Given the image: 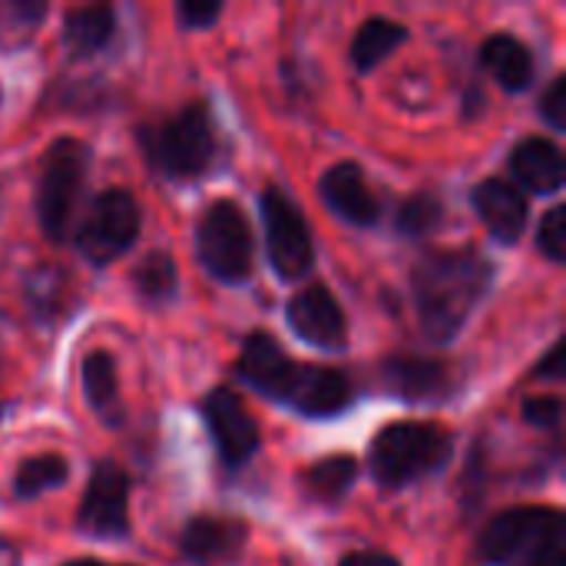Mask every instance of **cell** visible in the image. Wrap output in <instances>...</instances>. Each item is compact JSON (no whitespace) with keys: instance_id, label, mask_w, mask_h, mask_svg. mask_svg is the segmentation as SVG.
<instances>
[{"instance_id":"6da1fadb","label":"cell","mask_w":566,"mask_h":566,"mask_svg":"<svg viewBox=\"0 0 566 566\" xmlns=\"http://www.w3.org/2000/svg\"><path fill=\"white\" fill-rule=\"evenodd\" d=\"M411 282L424 335L434 345H448L491 292L494 262L474 249L431 252L418 262Z\"/></svg>"},{"instance_id":"7a4b0ae2","label":"cell","mask_w":566,"mask_h":566,"mask_svg":"<svg viewBox=\"0 0 566 566\" xmlns=\"http://www.w3.org/2000/svg\"><path fill=\"white\" fill-rule=\"evenodd\" d=\"M454 454V434L431 421H395L375 434L368 468L381 488H408L444 468Z\"/></svg>"},{"instance_id":"3957f363","label":"cell","mask_w":566,"mask_h":566,"mask_svg":"<svg viewBox=\"0 0 566 566\" xmlns=\"http://www.w3.org/2000/svg\"><path fill=\"white\" fill-rule=\"evenodd\" d=\"M139 146L163 176L192 179L202 176L216 159V126L206 103H192L182 113L139 129Z\"/></svg>"},{"instance_id":"277c9868","label":"cell","mask_w":566,"mask_h":566,"mask_svg":"<svg viewBox=\"0 0 566 566\" xmlns=\"http://www.w3.org/2000/svg\"><path fill=\"white\" fill-rule=\"evenodd\" d=\"M564 541V514L554 507H514L488 521L478 557L488 566H514Z\"/></svg>"},{"instance_id":"5b68a950","label":"cell","mask_w":566,"mask_h":566,"mask_svg":"<svg viewBox=\"0 0 566 566\" xmlns=\"http://www.w3.org/2000/svg\"><path fill=\"white\" fill-rule=\"evenodd\" d=\"M196 255L202 262V269L229 285H239L252 275V229L245 212L232 202H212L199 226H196Z\"/></svg>"},{"instance_id":"8992f818","label":"cell","mask_w":566,"mask_h":566,"mask_svg":"<svg viewBox=\"0 0 566 566\" xmlns=\"http://www.w3.org/2000/svg\"><path fill=\"white\" fill-rule=\"evenodd\" d=\"M86 169H90V149L80 139H56L43 156L33 206H36V219L43 232L56 242L63 239L70 226Z\"/></svg>"},{"instance_id":"52a82bcc","label":"cell","mask_w":566,"mask_h":566,"mask_svg":"<svg viewBox=\"0 0 566 566\" xmlns=\"http://www.w3.org/2000/svg\"><path fill=\"white\" fill-rule=\"evenodd\" d=\"M139 235V206L126 189H106L90 202L80 222L76 245L90 265H109Z\"/></svg>"},{"instance_id":"ba28073f","label":"cell","mask_w":566,"mask_h":566,"mask_svg":"<svg viewBox=\"0 0 566 566\" xmlns=\"http://www.w3.org/2000/svg\"><path fill=\"white\" fill-rule=\"evenodd\" d=\"M262 226H265V245H269V262L282 279H302L312 262V232L298 206L275 186L262 192Z\"/></svg>"},{"instance_id":"9c48e42d","label":"cell","mask_w":566,"mask_h":566,"mask_svg":"<svg viewBox=\"0 0 566 566\" xmlns=\"http://www.w3.org/2000/svg\"><path fill=\"white\" fill-rule=\"evenodd\" d=\"M80 531L99 541H113L123 537L129 527V481L123 474V468H116L113 461H99L90 474V484L83 491V504H80V517H76Z\"/></svg>"},{"instance_id":"30bf717a","label":"cell","mask_w":566,"mask_h":566,"mask_svg":"<svg viewBox=\"0 0 566 566\" xmlns=\"http://www.w3.org/2000/svg\"><path fill=\"white\" fill-rule=\"evenodd\" d=\"M202 418L206 428L216 441L219 458L229 468H242L252 461V454L259 451V428L249 415V408L242 405V398L229 388H212L202 401Z\"/></svg>"},{"instance_id":"8fae6325","label":"cell","mask_w":566,"mask_h":566,"mask_svg":"<svg viewBox=\"0 0 566 566\" xmlns=\"http://www.w3.org/2000/svg\"><path fill=\"white\" fill-rule=\"evenodd\" d=\"M235 368H239L242 381H249L259 395H265L272 401H289V405H292L298 381L305 375V365L292 361L282 352V345L265 332H252L245 338Z\"/></svg>"},{"instance_id":"7c38bea8","label":"cell","mask_w":566,"mask_h":566,"mask_svg":"<svg viewBox=\"0 0 566 566\" xmlns=\"http://www.w3.org/2000/svg\"><path fill=\"white\" fill-rule=\"evenodd\" d=\"M285 315L292 332L315 348H345L348 342L345 312L325 285H308L298 295H292Z\"/></svg>"},{"instance_id":"4fadbf2b","label":"cell","mask_w":566,"mask_h":566,"mask_svg":"<svg viewBox=\"0 0 566 566\" xmlns=\"http://www.w3.org/2000/svg\"><path fill=\"white\" fill-rule=\"evenodd\" d=\"M381 385L401 401H444L451 395V371L438 358L395 355L381 361Z\"/></svg>"},{"instance_id":"5bb4252c","label":"cell","mask_w":566,"mask_h":566,"mask_svg":"<svg viewBox=\"0 0 566 566\" xmlns=\"http://www.w3.org/2000/svg\"><path fill=\"white\" fill-rule=\"evenodd\" d=\"M322 199L325 206L352 222V226H375L378 216H381V202L378 196L371 192L365 172L355 166V163H335L325 176H322Z\"/></svg>"},{"instance_id":"9a60e30c","label":"cell","mask_w":566,"mask_h":566,"mask_svg":"<svg viewBox=\"0 0 566 566\" xmlns=\"http://www.w3.org/2000/svg\"><path fill=\"white\" fill-rule=\"evenodd\" d=\"M474 209L481 216V222L488 226V232L511 245L521 239L524 226H527V199L524 192L507 182V179H484L474 186Z\"/></svg>"},{"instance_id":"2e32d148","label":"cell","mask_w":566,"mask_h":566,"mask_svg":"<svg viewBox=\"0 0 566 566\" xmlns=\"http://www.w3.org/2000/svg\"><path fill=\"white\" fill-rule=\"evenodd\" d=\"M245 524L229 521V517H196L186 524L179 547L182 557L196 564H216V560H232L245 547Z\"/></svg>"},{"instance_id":"e0dca14e","label":"cell","mask_w":566,"mask_h":566,"mask_svg":"<svg viewBox=\"0 0 566 566\" xmlns=\"http://www.w3.org/2000/svg\"><path fill=\"white\" fill-rule=\"evenodd\" d=\"M355 401L352 381L338 368L305 365V375L298 381V391L292 398V408L305 418H335Z\"/></svg>"},{"instance_id":"ac0fdd59","label":"cell","mask_w":566,"mask_h":566,"mask_svg":"<svg viewBox=\"0 0 566 566\" xmlns=\"http://www.w3.org/2000/svg\"><path fill=\"white\" fill-rule=\"evenodd\" d=\"M511 172L517 179V189L527 186L534 192H557L564 186V153L557 143L544 136H531L514 146L511 153Z\"/></svg>"},{"instance_id":"d6986e66","label":"cell","mask_w":566,"mask_h":566,"mask_svg":"<svg viewBox=\"0 0 566 566\" xmlns=\"http://www.w3.org/2000/svg\"><path fill=\"white\" fill-rule=\"evenodd\" d=\"M481 63L504 90H527L534 80V53L511 33H494L481 46Z\"/></svg>"},{"instance_id":"ffe728a7","label":"cell","mask_w":566,"mask_h":566,"mask_svg":"<svg viewBox=\"0 0 566 566\" xmlns=\"http://www.w3.org/2000/svg\"><path fill=\"white\" fill-rule=\"evenodd\" d=\"M116 30V13L106 3L73 7L63 20V43L73 56H93L109 43Z\"/></svg>"},{"instance_id":"44dd1931","label":"cell","mask_w":566,"mask_h":566,"mask_svg":"<svg viewBox=\"0 0 566 566\" xmlns=\"http://www.w3.org/2000/svg\"><path fill=\"white\" fill-rule=\"evenodd\" d=\"M408 40V27H401L398 20H388V17H368L355 40H352V63L355 70L368 73L375 70L381 60H388L401 43Z\"/></svg>"},{"instance_id":"7402d4cb","label":"cell","mask_w":566,"mask_h":566,"mask_svg":"<svg viewBox=\"0 0 566 566\" xmlns=\"http://www.w3.org/2000/svg\"><path fill=\"white\" fill-rule=\"evenodd\" d=\"M46 10V0H0V50L13 53L27 46L36 36Z\"/></svg>"},{"instance_id":"603a6c76","label":"cell","mask_w":566,"mask_h":566,"mask_svg":"<svg viewBox=\"0 0 566 566\" xmlns=\"http://www.w3.org/2000/svg\"><path fill=\"white\" fill-rule=\"evenodd\" d=\"M83 391L86 401L93 405L96 415H103L106 421L116 418L119 408V385H116V365L106 352H90L83 361Z\"/></svg>"},{"instance_id":"cb8c5ba5","label":"cell","mask_w":566,"mask_h":566,"mask_svg":"<svg viewBox=\"0 0 566 566\" xmlns=\"http://www.w3.org/2000/svg\"><path fill=\"white\" fill-rule=\"evenodd\" d=\"M358 481V461L352 454H332L305 471V488L322 501H342Z\"/></svg>"},{"instance_id":"d4e9b609","label":"cell","mask_w":566,"mask_h":566,"mask_svg":"<svg viewBox=\"0 0 566 566\" xmlns=\"http://www.w3.org/2000/svg\"><path fill=\"white\" fill-rule=\"evenodd\" d=\"M66 461L60 454H36V458H27L17 474H13V494L17 497H40L60 484H66Z\"/></svg>"},{"instance_id":"484cf974","label":"cell","mask_w":566,"mask_h":566,"mask_svg":"<svg viewBox=\"0 0 566 566\" xmlns=\"http://www.w3.org/2000/svg\"><path fill=\"white\" fill-rule=\"evenodd\" d=\"M133 285H136V292H139L143 298H149V302L169 298V295L176 292V285H179L176 262H172L166 252H149V255L136 265Z\"/></svg>"},{"instance_id":"4316f807","label":"cell","mask_w":566,"mask_h":566,"mask_svg":"<svg viewBox=\"0 0 566 566\" xmlns=\"http://www.w3.org/2000/svg\"><path fill=\"white\" fill-rule=\"evenodd\" d=\"M441 212H444V206H441L438 196H431V192H415V196L401 206V212H398V232L408 235V239L428 235V232L441 222Z\"/></svg>"},{"instance_id":"83f0119b","label":"cell","mask_w":566,"mask_h":566,"mask_svg":"<svg viewBox=\"0 0 566 566\" xmlns=\"http://www.w3.org/2000/svg\"><path fill=\"white\" fill-rule=\"evenodd\" d=\"M537 245L551 262H564L566 259V206H554L537 229Z\"/></svg>"},{"instance_id":"f1b7e54d","label":"cell","mask_w":566,"mask_h":566,"mask_svg":"<svg viewBox=\"0 0 566 566\" xmlns=\"http://www.w3.org/2000/svg\"><path fill=\"white\" fill-rule=\"evenodd\" d=\"M222 13V3L216 0H179L176 17L182 27H212Z\"/></svg>"},{"instance_id":"f546056e","label":"cell","mask_w":566,"mask_h":566,"mask_svg":"<svg viewBox=\"0 0 566 566\" xmlns=\"http://www.w3.org/2000/svg\"><path fill=\"white\" fill-rule=\"evenodd\" d=\"M541 113L554 129H566V76H554V83L541 96Z\"/></svg>"},{"instance_id":"4dcf8cb0","label":"cell","mask_w":566,"mask_h":566,"mask_svg":"<svg viewBox=\"0 0 566 566\" xmlns=\"http://www.w3.org/2000/svg\"><path fill=\"white\" fill-rule=\"evenodd\" d=\"M560 415H564V408H560L557 398H531L524 405V418L534 428H557L560 424Z\"/></svg>"},{"instance_id":"1f68e13d","label":"cell","mask_w":566,"mask_h":566,"mask_svg":"<svg viewBox=\"0 0 566 566\" xmlns=\"http://www.w3.org/2000/svg\"><path fill=\"white\" fill-rule=\"evenodd\" d=\"M514 566H566L564 541H560V544H554V547H547V551H541V554H534V557H527V560H521V564H514Z\"/></svg>"},{"instance_id":"d6a6232c","label":"cell","mask_w":566,"mask_h":566,"mask_svg":"<svg viewBox=\"0 0 566 566\" xmlns=\"http://www.w3.org/2000/svg\"><path fill=\"white\" fill-rule=\"evenodd\" d=\"M537 375H544V378H560L564 375V342H557L551 348V355L537 365Z\"/></svg>"},{"instance_id":"836d02e7","label":"cell","mask_w":566,"mask_h":566,"mask_svg":"<svg viewBox=\"0 0 566 566\" xmlns=\"http://www.w3.org/2000/svg\"><path fill=\"white\" fill-rule=\"evenodd\" d=\"M338 566H398L395 557L388 554H375V551H361V554H348Z\"/></svg>"},{"instance_id":"e575fe53","label":"cell","mask_w":566,"mask_h":566,"mask_svg":"<svg viewBox=\"0 0 566 566\" xmlns=\"http://www.w3.org/2000/svg\"><path fill=\"white\" fill-rule=\"evenodd\" d=\"M66 566H106V564H96V560H73V564Z\"/></svg>"}]
</instances>
